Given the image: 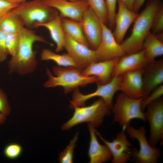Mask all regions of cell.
<instances>
[{"label": "cell", "instance_id": "21", "mask_svg": "<svg viewBox=\"0 0 163 163\" xmlns=\"http://www.w3.org/2000/svg\"><path fill=\"white\" fill-rule=\"evenodd\" d=\"M41 27L46 28L49 31L51 38L56 45V52L62 51L64 48L65 33L60 15L57 14L49 21L36 25L35 28Z\"/></svg>", "mask_w": 163, "mask_h": 163}, {"label": "cell", "instance_id": "15", "mask_svg": "<svg viewBox=\"0 0 163 163\" xmlns=\"http://www.w3.org/2000/svg\"><path fill=\"white\" fill-rule=\"evenodd\" d=\"M120 57L113 70L112 77L119 76L129 71L143 69L150 62L145 50Z\"/></svg>", "mask_w": 163, "mask_h": 163}, {"label": "cell", "instance_id": "23", "mask_svg": "<svg viewBox=\"0 0 163 163\" xmlns=\"http://www.w3.org/2000/svg\"><path fill=\"white\" fill-rule=\"evenodd\" d=\"M145 55L150 62L163 54V43L150 31L145 38L143 44Z\"/></svg>", "mask_w": 163, "mask_h": 163}, {"label": "cell", "instance_id": "40", "mask_svg": "<svg viewBox=\"0 0 163 163\" xmlns=\"http://www.w3.org/2000/svg\"><path fill=\"white\" fill-rule=\"evenodd\" d=\"M69 0L71 1H77L78 0Z\"/></svg>", "mask_w": 163, "mask_h": 163}, {"label": "cell", "instance_id": "38", "mask_svg": "<svg viewBox=\"0 0 163 163\" xmlns=\"http://www.w3.org/2000/svg\"><path fill=\"white\" fill-rule=\"evenodd\" d=\"M6 116L2 113H0V124L4 123L6 119Z\"/></svg>", "mask_w": 163, "mask_h": 163}, {"label": "cell", "instance_id": "24", "mask_svg": "<svg viewBox=\"0 0 163 163\" xmlns=\"http://www.w3.org/2000/svg\"><path fill=\"white\" fill-rule=\"evenodd\" d=\"M24 27L21 19L11 10L0 18V30L6 34L19 33Z\"/></svg>", "mask_w": 163, "mask_h": 163}, {"label": "cell", "instance_id": "22", "mask_svg": "<svg viewBox=\"0 0 163 163\" xmlns=\"http://www.w3.org/2000/svg\"><path fill=\"white\" fill-rule=\"evenodd\" d=\"M61 22L65 34L79 43L88 47L90 46L81 22L65 18H61Z\"/></svg>", "mask_w": 163, "mask_h": 163}, {"label": "cell", "instance_id": "12", "mask_svg": "<svg viewBox=\"0 0 163 163\" xmlns=\"http://www.w3.org/2000/svg\"><path fill=\"white\" fill-rule=\"evenodd\" d=\"M125 131L122 130L116 135L111 142L105 140L95 129L96 134L109 149L113 158L111 160L112 163H126L132 157L133 145L128 140Z\"/></svg>", "mask_w": 163, "mask_h": 163}, {"label": "cell", "instance_id": "19", "mask_svg": "<svg viewBox=\"0 0 163 163\" xmlns=\"http://www.w3.org/2000/svg\"><path fill=\"white\" fill-rule=\"evenodd\" d=\"M143 70L129 71L121 75L120 90L132 98L142 97Z\"/></svg>", "mask_w": 163, "mask_h": 163}, {"label": "cell", "instance_id": "32", "mask_svg": "<svg viewBox=\"0 0 163 163\" xmlns=\"http://www.w3.org/2000/svg\"><path fill=\"white\" fill-rule=\"evenodd\" d=\"M117 0H105L108 21L110 29H113L115 27L116 8Z\"/></svg>", "mask_w": 163, "mask_h": 163}, {"label": "cell", "instance_id": "4", "mask_svg": "<svg viewBox=\"0 0 163 163\" xmlns=\"http://www.w3.org/2000/svg\"><path fill=\"white\" fill-rule=\"evenodd\" d=\"M11 11L20 18L24 26L31 30L37 24L49 21L58 14L56 10L46 5L42 0L25 1Z\"/></svg>", "mask_w": 163, "mask_h": 163}, {"label": "cell", "instance_id": "1", "mask_svg": "<svg viewBox=\"0 0 163 163\" xmlns=\"http://www.w3.org/2000/svg\"><path fill=\"white\" fill-rule=\"evenodd\" d=\"M20 41L15 55L8 62L9 72L24 75L32 73L37 66L36 55L33 45L39 41L50 44L42 36L31 29L23 27L19 32Z\"/></svg>", "mask_w": 163, "mask_h": 163}, {"label": "cell", "instance_id": "28", "mask_svg": "<svg viewBox=\"0 0 163 163\" xmlns=\"http://www.w3.org/2000/svg\"><path fill=\"white\" fill-rule=\"evenodd\" d=\"M163 94V85L161 84L154 89L147 96L142 97L140 107L144 112L147 106L152 102L161 97Z\"/></svg>", "mask_w": 163, "mask_h": 163}, {"label": "cell", "instance_id": "29", "mask_svg": "<svg viewBox=\"0 0 163 163\" xmlns=\"http://www.w3.org/2000/svg\"><path fill=\"white\" fill-rule=\"evenodd\" d=\"M20 36L18 33L7 34L5 43L8 54L14 56L16 53L19 44Z\"/></svg>", "mask_w": 163, "mask_h": 163}, {"label": "cell", "instance_id": "5", "mask_svg": "<svg viewBox=\"0 0 163 163\" xmlns=\"http://www.w3.org/2000/svg\"><path fill=\"white\" fill-rule=\"evenodd\" d=\"M74 109L72 117L62 126L63 130L83 122H87L94 128L98 127L102 123L104 117L111 113V109L101 98L89 106L76 107Z\"/></svg>", "mask_w": 163, "mask_h": 163}, {"label": "cell", "instance_id": "34", "mask_svg": "<svg viewBox=\"0 0 163 163\" xmlns=\"http://www.w3.org/2000/svg\"><path fill=\"white\" fill-rule=\"evenodd\" d=\"M6 34L0 30V62H2L6 59L8 55L5 43Z\"/></svg>", "mask_w": 163, "mask_h": 163}, {"label": "cell", "instance_id": "11", "mask_svg": "<svg viewBox=\"0 0 163 163\" xmlns=\"http://www.w3.org/2000/svg\"><path fill=\"white\" fill-rule=\"evenodd\" d=\"M72 39L65 34L64 48L82 70L91 63L97 62L95 51Z\"/></svg>", "mask_w": 163, "mask_h": 163}, {"label": "cell", "instance_id": "18", "mask_svg": "<svg viewBox=\"0 0 163 163\" xmlns=\"http://www.w3.org/2000/svg\"><path fill=\"white\" fill-rule=\"evenodd\" d=\"M120 58L93 62L82 70V73L85 76L96 77L97 84L107 83L111 79L113 70Z\"/></svg>", "mask_w": 163, "mask_h": 163}, {"label": "cell", "instance_id": "20", "mask_svg": "<svg viewBox=\"0 0 163 163\" xmlns=\"http://www.w3.org/2000/svg\"><path fill=\"white\" fill-rule=\"evenodd\" d=\"M90 135V140L88 151L90 163H102L111 160L112 154L107 146L101 145L99 142L94 127L90 124H88Z\"/></svg>", "mask_w": 163, "mask_h": 163}, {"label": "cell", "instance_id": "13", "mask_svg": "<svg viewBox=\"0 0 163 163\" xmlns=\"http://www.w3.org/2000/svg\"><path fill=\"white\" fill-rule=\"evenodd\" d=\"M102 33L100 43L95 50L97 62L120 57L125 54L116 41L111 30L101 21Z\"/></svg>", "mask_w": 163, "mask_h": 163}, {"label": "cell", "instance_id": "30", "mask_svg": "<svg viewBox=\"0 0 163 163\" xmlns=\"http://www.w3.org/2000/svg\"><path fill=\"white\" fill-rule=\"evenodd\" d=\"M151 30L155 35L163 30V7L162 5L155 13L153 19Z\"/></svg>", "mask_w": 163, "mask_h": 163}, {"label": "cell", "instance_id": "7", "mask_svg": "<svg viewBox=\"0 0 163 163\" xmlns=\"http://www.w3.org/2000/svg\"><path fill=\"white\" fill-rule=\"evenodd\" d=\"M121 75L112 77L111 80L104 84H97L96 90L94 92L86 94L81 93L78 88L75 89L70 101L69 107L74 109L78 107L84 106L85 102L92 97H99L103 99L109 107L111 109L113 96L120 90Z\"/></svg>", "mask_w": 163, "mask_h": 163}, {"label": "cell", "instance_id": "17", "mask_svg": "<svg viewBox=\"0 0 163 163\" xmlns=\"http://www.w3.org/2000/svg\"><path fill=\"white\" fill-rule=\"evenodd\" d=\"M118 8L115 17V27L113 33L117 42L120 44L127 31L139 14L131 10L121 0H118Z\"/></svg>", "mask_w": 163, "mask_h": 163}, {"label": "cell", "instance_id": "3", "mask_svg": "<svg viewBox=\"0 0 163 163\" xmlns=\"http://www.w3.org/2000/svg\"><path fill=\"white\" fill-rule=\"evenodd\" d=\"M48 79L44 83L46 88L62 87L65 94H67L79 87H84L88 84L97 83L98 80L94 76H87L83 75L82 70L75 67L53 66L51 73L46 68Z\"/></svg>", "mask_w": 163, "mask_h": 163}, {"label": "cell", "instance_id": "2", "mask_svg": "<svg viewBox=\"0 0 163 163\" xmlns=\"http://www.w3.org/2000/svg\"><path fill=\"white\" fill-rule=\"evenodd\" d=\"M162 5L160 0H150L135 20L130 36L120 43L125 53L130 54L143 49L144 40L150 31L153 18Z\"/></svg>", "mask_w": 163, "mask_h": 163}, {"label": "cell", "instance_id": "37", "mask_svg": "<svg viewBox=\"0 0 163 163\" xmlns=\"http://www.w3.org/2000/svg\"><path fill=\"white\" fill-rule=\"evenodd\" d=\"M134 1L135 0H126L123 2L128 8L132 10Z\"/></svg>", "mask_w": 163, "mask_h": 163}, {"label": "cell", "instance_id": "26", "mask_svg": "<svg viewBox=\"0 0 163 163\" xmlns=\"http://www.w3.org/2000/svg\"><path fill=\"white\" fill-rule=\"evenodd\" d=\"M89 6L102 22L106 24L108 21L107 7L104 0H87Z\"/></svg>", "mask_w": 163, "mask_h": 163}, {"label": "cell", "instance_id": "31", "mask_svg": "<svg viewBox=\"0 0 163 163\" xmlns=\"http://www.w3.org/2000/svg\"><path fill=\"white\" fill-rule=\"evenodd\" d=\"M22 148L19 144L16 143H11L4 148V154L8 159H14L18 158L22 152Z\"/></svg>", "mask_w": 163, "mask_h": 163}, {"label": "cell", "instance_id": "10", "mask_svg": "<svg viewBox=\"0 0 163 163\" xmlns=\"http://www.w3.org/2000/svg\"><path fill=\"white\" fill-rule=\"evenodd\" d=\"M48 6L59 11L61 18L81 22L83 14L89 7L87 0H42Z\"/></svg>", "mask_w": 163, "mask_h": 163}, {"label": "cell", "instance_id": "14", "mask_svg": "<svg viewBox=\"0 0 163 163\" xmlns=\"http://www.w3.org/2000/svg\"><path fill=\"white\" fill-rule=\"evenodd\" d=\"M85 35L90 46L95 50L101 38V21L89 6L85 11L81 22Z\"/></svg>", "mask_w": 163, "mask_h": 163}, {"label": "cell", "instance_id": "6", "mask_svg": "<svg viewBox=\"0 0 163 163\" xmlns=\"http://www.w3.org/2000/svg\"><path fill=\"white\" fill-rule=\"evenodd\" d=\"M142 97L133 98L123 93L119 94L112 108L114 121L118 122L125 131L131 120L139 119L145 121L144 113L140 107Z\"/></svg>", "mask_w": 163, "mask_h": 163}, {"label": "cell", "instance_id": "33", "mask_svg": "<svg viewBox=\"0 0 163 163\" xmlns=\"http://www.w3.org/2000/svg\"><path fill=\"white\" fill-rule=\"evenodd\" d=\"M0 112L7 116L11 112V107L7 101L6 94L0 88Z\"/></svg>", "mask_w": 163, "mask_h": 163}, {"label": "cell", "instance_id": "16", "mask_svg": "<svg viewBox=\"0 0 163 163\" xmlns=\"http://www.w3.org/2000/svg\"><path fill=\"white\" fill-rule=\"evenodd\" d=\"M163 82V60H155L150 62L143 69L142 74V97Z\"/></svg>", "mask_w": 163, "mask_h": 163}, {"label": "cell", "instance_id": "35", "mask_svg": "<svg viewBox=\"0 0 163 163\" xmlns=\"http://www.w3.org/2000/svg\"><path fill=\"white\" fill-rule=\"evenodd\" d=\"M19 4L7 0H0V18L16 8Z\"/></svg>", "mask_w": 163, "mask_h": 163}, {"label": "cell", "instance_id": "25", "mask_svg": "<svg viewBox=\"0 0 163 163\" xmlns=\"http://www.w3.org/2000/svg\"><path fill=\"white\" fill-rule=\"evenodd\" d=\"M40 57L42 60L53 61L59 66H73L78 68L74 60L67 53L59 54L45 48L42 50Z\"/></svg>", "mask_w": 163, "mask_h": 163}, {"label": "cell", "instance_id": "36", "mask_svg": "<svg viewBox=\"0 0 163 163\" xmlns=\"http://www.w3.org/2000/svg\"><path fill=\"white\" fill-rule=\"evenodd\" d=\"M145 0H135L132 10L136 13L138 12L143 4Z\"/></svg>", "mask_w": 163, "mask_h": 163}, {"label": "cell", "instance_id": "27", "mask_svg": "<svg viewBox=\"0 0 163 163\" xmlns=\"http://www.w3.org/2000/svg\"><path fill=\"white\" fill-rule=\"evenodd\" d=\"M78 133H76L73 138L71 140L69 145L59 155V159L61 163L73 162L74 149L78 139Z\"/></svg>", "mask_w": 163, "mask_h": 163}, {"label": "cell", "instance_id": "39", "mask_svg": "<svg viewBox=\"0 0 163 163\" xmlns=\"http://www.w3.org/2000/svg\"><path fill=\"white\" fill-rule=\"evenodd\" d=\"M10 2L20 4L22 2L26 1V0H7Z\"/></svg>", "mask_w": 163, "mask_h": 163}, {"label": "cell", "instance_id": "8", "mask_svg": "<svg viewBox=\"0 0 163 163\" xmlns=\"http://www.w3.org/2000/svg\"><path fill=\"white\" fill-rule=\"evenodd\" d=\"M126 130L130 138L136 139L139 143V150L133 148L131 157L133 161L136 163H157L161 155V151L149 144L146 139L147 131L145 127L142 126L136 129L129 125Z\"/></svg>", "mask_w": 163, "mask_h": 163}, {"label": "cell", "instance_id": "9", "mask_svg": "<svg viewBox=\"0 0 163 163\" xmlns=\"http://www.w3.org/2000/svg\"><path fill=\"white\" fill-rule=\"evenodd\" d=\"M144 113L150 126L148 142L153 147L159 141L162 144L163 137V99L161 97L149 104Z\"/></svg>", "mask_w": 163, "mask_h": 163}]
</instances>
